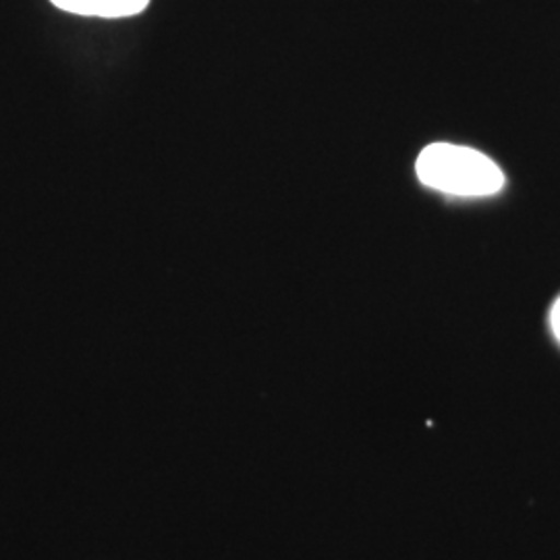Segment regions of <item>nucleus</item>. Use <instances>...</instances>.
<instances>
[{"mask_svg":"<svg viewBox=\"0 0 560 560\" xmlns=\"http://www.w3.org/2000/svg\"><path fill=\"white\" fill-rule=\"evenodd\" d=\"M57 9L80 15V18H98V20H125L143 13L150 0H50Z\"/></svg>","mask_w":560,"mask_h":560,"instance_id":"obj_2","label":"nucleus"},{"mask_svg":"<svg viewBox=\"0 0 560 560\" xmlns=\"http://www.w3.org/2000/svg\"><path fill=\"white\" fill-rule=\"evenodd\" d=\"M416 173L421 185L453 198H488L504 187V173L490 156L444 141L421 150Z\"/></svg>","mask_w":560,"mask_h":560,"instance_id":"obj_1","label":"nucleus"},{"mask_svg":"<svg viewBox=\"0 0 560 560\" xmlns=\"http://www.w3.org/2000/svg\"><path fill=\"white\" fill-rule=\"evenodd\" d=\"M550 326H552L555 337L560 340V298L557 300V303L552 305V312H550Z\"/></svg>","mask_w":560,"mask_h":560,"instance_id":"obj_3","label":"nucleus"}]
</instances>
